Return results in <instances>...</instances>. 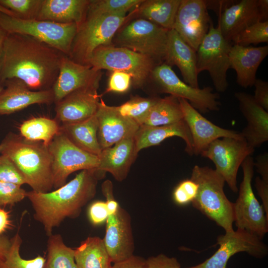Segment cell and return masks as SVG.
Masks as SVG:
<instances>
[{
	"label": "cell",
	"mask_w": 268,
	"mask_h": 268,
	"mask_svg": "<svg viewBox=\"0 0 268 268\" xmlns=\"http://www.w3.org/2000/svg\"><path fill=\"white\" fill-rule=\"evenodd\" d=\"M66 56L31 37L7 33L0 51V83L15 78L33 90L52 89Z\"/></svg>",
	"instance_id": "6da1fadb"
},
{
	"label": "cell",
	"mask_w": 268,
	"mask_h": 268,
	"mask_svg": "<svg viewBox=\"0 0 268 268\" xmlns=\"http://www.w3.org/2000/svg\"><path fill=\"white\" fill-rule=\"evenodd\" d=\"M105 173L97 169L83 170L53 191L27 192L34 218L42 224L47 235H51L53 229L67 218L79 216L82 208L94 197L98 182Z\"/></svg>",
	"instance_id": "7a4b0ae2"
},
{
	"label": "cell",
	"mask_w": 268,
	"mask_h": 268,
	"mask_svg": "<svg viewBox=\"0 0 268 268\" xmlns=\"http://www.w3.org/2000/svg\"><path fill=\"white\" fill-rule=\"evenodd\" d=\"M0 153L8 158L32 191L47 193L53 188L52 157L48 147L9 133L0 143Z\"/></svg>",
	"instance_id": "3957f363"
},
{
	"label": "cell",
	"mask_w": 268,
	"mask_h": 268,
	"mask_svg": "<svg viewBox=\"0 0 268 268\" xmlns=\"http://www.w3.org/2000/svg\"><path fill=\"white\" fill-rule=\"evenodd\" d=\"M190 179L199 186L197 195L192 202L193 207L223 228L225 232L234 231L233 202L224 193L225 182L222 177L215 169L196 165Z\"/></svg>",
	"instance_id": "277c9868"
},
{
	"label": "cell",
	"mask_w": 268,
	"mask_h": 268,
	"mask_svg": "<svg viewBox=\"0 0 268 268\" xmlns=\"http://www.w3.org/2000/svg\"><path fill=\"white\" fill-rule=\"evenodd\" d=\"M129 18L127 13L99 14L86 11L77 25L68 57L77 63L87 65L97 48L113 45L115 34Z\"/></svg>",
	"instance_id": "5b68a950"
},
{
	"label": "cell",
	"mask_w": 268,
	"mask_h": 268,
	"mask_svg": "<svg viewBox=\"0 0 268 268\" xmlns=\"http://www.w3.org/2000/svg\"><path fill=\"white\" fill-rule=\"evenodd\" d=\"M158 65L149 56L114 45L97 48L87 64L99 70L127 72L132 76V83L136 87L142 86L150 78L152 70Z\"/></svg>",
	"instance_id": "8992f818"
},
{
	"label": "cell",
	"mask_w": 268,
	"mask_h": 268,
	"mask_svg": "<svg viewBox=\"0 0 268 268\" xmlns=\"http://www.w3.org/2000/svg\"><path fill=\"white\" fill-rule=\"evenodd\" d=\"M0 26L7 33L31 37L67 57L77 29L75 23L62 24L47 20L24 19L1 12H0Z\"/></svg>",
	"instance_id": "52a82bcc"
},
{
	"label": "cell",
	"mask_w": 268,
	"mask_h": 268,
	"mask_svg": "<svg viewBox=\"0 0 268 268\" xmlns=\"http://www.w3.org/2000/svg\"><path fill=\"white\" fill-rule=\"evenodd\" d=\"M169 30L149 20L138 18L117 31L114 46L149 56L160 64L164 62Z\"/></svg>",
	"instance_id": "ba28073f"
},
{
	"label": "cell",
	"mask_w": 268,
	"mask_h": 268,
	"mask_svg": "<svg viewBox=\"0 0 268 268\" xmlns=\"http://www.w3.org/2000/svg\"><path fill=\"white\" fill-rule=\"evenodd\" d=\"M254 161L252 156H249L241 165L243 176L238 197L233 203V219L237 229L246 231L262 239L268 232V218L252 189Z\"/></svg>",
	"instance_id": "9c48e42d"
},
{
	"label": "cell",
	"mask_w": 268,
	"mask_h": 268,
	"mask_svg": "<svg viewBox=\"0 0 268 268\" xmlns=\"http://www.w3.org/2000/svg\"><path fill=\"white\" fill-rule=\"evenodd\" d=\"M232 46L222 36L219 24L215 28L211 20L208 32L196 52L198 74L207 71L218 92H225L228 87L227 72L230 68L229 55Z\"/></svg>",
	"instance_id": "30bf717a"
},
{
	"label": "cell",
	"mask_w": 268,
	"mask_h": 268,
	"mask_svg": "<svg viewBox=\"0 0 268 268\" xmlns=\"http://www.w3.org/2000/svg\"><path fill=\"white\" fill-rule=\"evenodd\" d=\"M52 157L53 188L57 189L66 184L73 172L97 169L98 156L87 152L73 143L60 130L48 146Z\"/></svg>",
	"instance_id": "8fae6325"
},
{
	"label": "cell",
	"mask_w": 268,
	"mask_h": 268,
	"mask_svg": "<svg viewBox=\"0 0 268 268\" xmlns=\"http://www.w3.org/2000/svg\"><path fill=\"white\" fill-rule=\"evenodd\" d=\"M150 78L158 93L170 94L187 100L196 110L202 113L218 111L219 95L210 86L195 88L181 80L171 67L163 63L152 70Z\"/></svg>",
	"instance_id": "7c38bea8"
},
{
	"label": "cell",
	"mask_w": 268,
	"mask_h": 268,
	"mask_svg": "<svg viewBox=\"0 0 268 268\" xmlns=\"http://www.w3.org/2000/svg\"><path fill=\"white\" fill-rule=\"evenodd\" d=\"M254 151L243 137H226L213 141L201 155L214 163L215 171L222 177L231 190L236 193L238 191L237 176L239 168Z\"/></svg>",
	"instance_id": "4fadbf2b"
},
{
	"label": "cell",
	"mask_w": 268,
	"mask_h": 268,
	"mask_svg": "<svg viewBox=\"0 0 268 268\" xmlns=\"http://www.w3.org/2000/svg\"><path fill=\"white\" fill-rule=\"evenodd\" d=\"M257 236L237 229L219 235L217 244L219 248L203 262L186 268H226L229 259L239 252H246L256 258H263L268 253L267 246Z\"/></svg>",
	"instance_id": "5bb4252c"
},
{
	"label": "cell",
	"mask_w": 268,
	"mask_h": 268,
	"mask_svg": "<svg viewBox=\"0 0 268 268\" xmlns=\"http://www.w3.org/2000/svg\"><path fill=\"white\" fill-rule=\"evenodd\" d=\"M211 21L205 0H181L173 29L197 52L208 32Z\"/></svg>",
	"instance_id": "9a60e30c"
},
{
	"label": "cell",
	"mask_w": 268,
	"mask_h": 268,
	"mask_svg": "<svg viewBox=\"0 0 268 268\" xmlns=\"http://www.w3.org/2000/svg\"><path fill=\"white\" fill-rule=\"evenodd\" d=\"M103 239L112 263L125 260L134 255V240L131 218L128 211L120 206L108 215Z\"/></svg>",
	"instance_id": "2e32d148"
},
{
	"label": "cell",
	"mask_w": 268,
	"mask_h": 268,
	"mask_svg": "<svg viewBox=\"0 0 268 268\" xmlns=\"http://www.w3.org/2000/svg\"><path fill=\"white\" fill-rule=\"evenodd\" d=\"M101 76V70L77 63L67 56H65L52 88L54 102H58L70 93L80 89H98Z\"/></svg>",
	"instance_id": "e0dca14e"
},
{
	"label": "cell",
	"mask_w": 268,
	"mask_h": 268,
	"mask_svg": "<svg viewBox=\"0 0 268 268\" xmlns=\"http://www.w3.org/2000/svg\"><path fill=\"white\" fill-rule=\"evenodd\" d=\"M191 133L193 155H201L215 139L223 137L241 138L240 132L221 128L204 117L186 100L178 98Z\"/></svg>",
	"instance_id": "ac0fdd59"
},
{
	"label": "cell",
	"mask_w": 268,
	"mask_h": 268,
	"mask_svg": "<svg viewBox=\"0 0 268 268\" xmlns=\"http://www.w3.org/2000/svg\"><path fill=\"white\" fill-rule=\"evenodd\" d=\"M96 116L98 121L97 137L102 150L124 138L134 136L140 126L133 120L122 116L115 106L106 105L101 98Z\"/></svg>",
	"instance_id": "d6986e66"
},
{
	"label": "cell",
	"mask_w": 268,
	"mask_h": 268,
	"mask_svg": "<svg viewBox=\"0 0 268 268\" xmlns=\"http://www.w3.org/2000/svg\"><path fill=\"white\" fill-rule=\"evenodd\" d=\"M97 89H80L56 103V119L63 124H70L83 121L95 115L100 100Z\"/></svg>",
	"instance_id": "ffe728a7"
},
{
	"label": "cell",
	"mask_w": 268,
	"mask_h": 268,
	"mask_svg": "<svg viewBox=\"0 0 268 268\" xmlns=\"http://www.w3.org/2000/svg\"><path fill=\"white\" fill-rule=\"evenodd\" d=\"M0 93V115H9L33 104L54 102L52 89L35 91L17 79L6 80Z\"/></svg>",
	"instance_id": "44dd1931"
},
{
	"label": "cell",
	"mask_w": 268,
	"mask_h": 268,
	"mask_svg": "<svg viewBox=\"0 0 268 268\" xmlns=\"http://www.w3.org/2000/svg\"><path fill=\"white\" fill-rule=\"evenodd\" d=\"M234 96L247 122L240 133L250 146L254 149L259 147L268 140V112L256 102L252 95L237 92Z\"/></svg>",
	"instance_id": "7402d4cb"
},
{
	"label": "cell",
	"mask_w": 268,
	"mask_h": 268,
	"mask_svg": "<svg viewBox=\"0 0 268 268\" xmlns=\"http://www.w3.org/2000/svg\"><path fill=\"white\" fill-rule=\"evenodd\" d=\"M138 153L134 136L126 137L102 150L97 169L109 172L117 181L122 182L127 178Z\"/></svg>",
	"instance_id": "603a6c76"
},
{
	"label": "cell",
	"mask_w": 268,
	"mask_h": 268,
	"mask_svg": "<svg viewBox=\"0 0 268 268\" xmlns=\"http://www.w3.org/2000/svg\"><path fill=\"white\" fill-rule=\"evenodd\" d=\"M164 63L170 67L177 66L185 83L193 87L199 88L196 52L173 29L168 31Z\"/></svg>",
	"instance_id": "cb8c5ba5"
},
{
	"label": "cell",
	"mask_w": 268,
	"mask_h": 268,
	"mask_svg": "<svg viewBox=\"0 0 268 268\" xmlns=\"http://www.w3.org/2000/svg\"><path fill=\"white\" fill-rule=\"evenodd\" d=\"M258 21L261 20L258 0H242L219 12L221 34L231 42L242 31Z\"/></svg>",
	"instance_id": "d4e9b609"
},
{
	"label": "cell",
	"mask_w": 268,
	"mask_h": 268,
	"mask_svg": "<svg viewBox=\"0 0 268 268\" xmlns=\"http://www.w3.org/2000/svg\"><path fill=\"white\" fill-rule=\"evenodd\" d=\"M268 54V46L232 45L229 52V61L230 67L236 72L238 84L244 88L254 85L257 69Z\"/></svg>",
	"instance_id": "484cf974"
},
{
	"label": "cell",
	"mask_w": 268,
	"mask_h": 268,
	"mask_svg": "<svg viewBox=\"0 0 268 268\" xmlns=\"http://www.w3.org/2000/svg\"><path fill=\"white\" fill-rule=\"evenodd\" d=\"M173 136L182 138L186 143L185 151L189 155H193L191 133L184 120L165 126L140 125L134 136L136 150L138 152L143 148L158 145Z\"/></svg>",
	"instance_id": "4316f807"
},
{
	"label": "cell",
	"mask_w": 268,
	"mask_h": 268,
	"mask_svg": "<svg viewBox=\"0 0 268 268\" xmlns=\"http://www.w3.org/2000/svg\"><path fill=\"white\" fill-rule=\"evenodd\" d=\"M90 0H42L36 19L79 25L83 20Z\"/></svg>",
	"instance_id": "83f0119b"
},
{
	"label": "cell",
	"mask_w": 268,
	"mask_h": 268,
	"mask_svg": "<svg viewBox=\"0 0 268 268\" xmlns=\"http://www.w3.org/2000/svg\"><path fill=\"white\" fill-rule=\"evenodd\" d=\"M60 130L81 149L99 156L102 149L97 137L98 121L96 114L80 122L63 124Z\"/></svg>",
	"instance_id": "f1b7e54d"
},
{
	"label": "cell",
	"mask_w": 268,
	"mask_h": 268,
	"mask_svg": "<svg viewBox=\"0 0 268 268\" xmlns=\"http://www.w3.org/2000/svg\"><path fill=\"white\" fill-rule=\"evenodd\" d=\"M181 0H143L134 13L167 30L172 29Z\"/></svg>",
	"instance_id": "f546056e"
},
{
	"label": "cell",
	"mask_w": 268,
	"mask_h": 268,
	"mask_svg": "<svg viewBox=\"0 0 268 268\" xmlns=\"http://www.w3.org/2000/svg\"><path fill=\"white\" fill-rule=\"evenodd\" d=\"M78 268H110L111 260L103 239L89 237L74 249Z\"/></svg>",
	"instance_id": "4dcf8cb0"
},
{
	"label": "cell",
	"mask_w": 268,
	"mask_h": 268,
	"mask_svg": "<svg viewBox=\"0 0 268 268\" xmlns=\"http://www.w3.org/2000/svg\"><path fill=\"white\" fill-rule=\"evenodd\" d=\"M183 120V113L178 98L170 95L158 99L143 125L161 126L174 124Z\"/></svg>",
	"instance_id": "1f68e13d"
},
{
	"label": "cell",
	"mask_w": 268,
	"mask_h": 268,
	"mask_svg": "<svg viewBox=\"0 0 268 268\" xmlns=\"http://www.w3.org/2000/svg\"><path fill=\"white\" fill-rule=\"evenodd\" d=\"M57 120L39 117L29 119L19 127L20 135L32 141H40L48 146L54 136L59 132Z\"/></svg>",
	"instance_id": "d6a6232c"
},
{
	"label": "cell",
	"mask_w": 268,
	"mask_h": 268,
	"mask_svg": "<svg viewBox=\"0 0 268 268\" xmlns=\"http://www.w3.org/2000/svg\"><path fill=\"white\" fill-rule=\"evenodd\" d=\"M43 268H78L74 259V250L64 243L60 234L49 236L47 255Z\"/></svg>",
	"instance_id": "836d02e7"
},
{
	"label": "cell",
	"mask_w": 268,
	"mask_h": 268,
	"mask_svg": "<svg viewBox=\"0 0 268 268\" xmlns=\"http://www.w3.org/2000/svg\"><path fill=\"white\" fill-rule=\"evenodd\" d=\"M159 98L156 96L148 98L134 96L122 105L115 107L122 116L133 120L140 126L144 124L150 111Z\"/></svg>",
	"instance_id": "e575fe53"
},
{
	"label": "cell",
	"mask_w": 268,
	"mask_h": 268,
	"mask_svg": "<svg viewBox=\"0 0 268 268\" xmlns=\"http://www.w3.org/2000/svg\"><path fill=\"white\" fill-rule=\"evenodd\" d=\"M11 244L3 260H0V268H43L46 259L38 256L32 259H24L20 254L22 239L17 232L10 238Z\"/></svg>",
	"instance_id": "d590c367"
},
{
	"label": "cell",
	"mask_w": 268,
	"mask_h": 268,
	"mask_svg": "<svg viewBox=\"0 0 268 268\" xmlns=\"http://www.w3.org/2000/svg\"><path fill=\"white\" fill-rule=\"evenodd\" d=\"M143 0H90L87 12L99 14L127 13Z\"/></svg>",
	"instance_id": "8d00e7d4"
},
{
	"label": "cell",
	"mask_w": 268,
	"mask_h": 268,
	"mask_svg": "<svg viewBox=\"0 0 268 268\" xmlns=\"http://www.w3.org/2000/svg\"><path fill=\"white\" fill-rule=\"evenodd\" d=\"M234 44L249 46L268 42V20L258 21L246 28L232 40Z\"/></svg>",
	"instance_id": "74e56055"
},
{
	"label": "cell",
	"mask_w": 268,
	"mask_h": 268,
	"mask_svg": "<svg viewBox=\"0 0 268 268\" xmlns=\"http://www.w3.org/2000/svg\"><path fill=\"white\" fill-rule=\"evenodd\" d=\"M42 0H0V4L24 19H36Z\"/></svg>",
	"instance_id": "f35d334b"
},
{
	"label": "cell",
	"mask_w": 268,
	"mask_h": 268,
	"mask_svg": "<svg viewBox=\"0 0 268 268\" xmlns=\"http://www.w3.org/2000/svg\"><path fill=\"white\" fill-rule=\"evenodd\" d=\"M21 186L0 181V207L13 205L26 198L27 192Z\"/></svg>",
	"instance_id": "ab89813d"
},
{
	"label": "cell",
	"mask_w": 268,
	"mask_h": 268,
	"mask_svg": "<svg viewBox=\"0 0 268 268\" xmlns=\"http://www.w3.org/2000/svg\"><path fill=\"white\" fill-rule=\"evenodd\" d=\"M198 188L197 183L191 179L181 181L173 191L174 202L179 205L192 203L197 195Z\"/></svg>",
	"instance_id": "60d3db41"
},
{
	"label": "cell",
	"mask_w": 268,
	"mask_h": 268,
	"mask_svg": "<svg viewBox=\"0 0 268 268\" xmlns=\"http://www.w3.org/2000/svg\"><path fill=\"white\" fill-rule=\"evenodd\" d=\"M0 181L20 186L26 184L25 179L16 167L3 155H0Z\"/></svg>",
	"instance_id": "b9f144b4"
},
{
	"label": "cell",
	"mask_w": 268,
	"mask_h": 268,
	"mask_svg": "<svg viewBox=\"0 0 268 268\" xmlns=\"http://www.w3.org/2000/svg\"><path fill=\"white\" fill-rule=\"evenodd\" d=\"M132 83V77L130 74L121 71H112L106 92L125 93L129 89Z\"/></svg>",
	"instance_id": "7bdbcfd3"
},
{
	"label": "cell",
	"mask_w": 268,
	"mask_h": 268,
	"mask_svg": "<svg viewBox=\"0 0 268 268\" xmlns=\"http://www.w3.org/2000/svg\"><path fill=\"white\" fill-rule=\"evenodd\" d=\"M108 215L105 201H95L92 203L88 208V217L91 223L94 225H100L106 222Z\"/></svg>",
	"instance_id": "ee69618b"
},
{
	"label": "cell",
	"mask_w": 268,
	"mask_h": 268,
	"mask_svg": "<svg viewBox=\"0 0 268 268\" xmlns=\"http://www.w3.org/2000/svg\"><path fill=\"white\" fill-rule=\"evenodd\" d=\"M144 268H181V265L175 258L160 254L146 259Z\"/></svg>",
	"instance_id": "f6af8a7d"
},
{
	"label": "cell",
	"mask_w": 268,
	"mask_h": 268,
	"mask_svg": "<svg viewBox=\"0 0 268 268\" xmlns=\"http://www.w3.org/2000/svg\"><path fill=\"white\" fill-rule=\"evenodd\" d=\"M255 87L253 97L265 110L268 111V81L256 78L254 85Z\"/></svg>",
	"instance_id": "bcb514c9"
},
{
	"label": "cell",
	"mask_w": 268,
	"mask_h": 268,
	"mask_svg": "<svg viewBox=\"0 0 268 268\" xmlns=\"http://www.w3.org/2000/svg\"><path fill=\"white\" fill-rule=\"evenodd\" d=\"M255 186L262 201L266 217L268 218V182L264 181L260 177H257L255 179Z\"/></svg>",
	"instance_id": "7dc6e473"
},
{
	"label": "cell",
	"mask_w": 268,
	"mask_h": 268,
	"mask_svg": "<svg viewBox=\"0 0 268 268\" xmlns=\"http://www.w3.org/2000/svg\"><path fill=\"white\" fill-rule=\"evenodd\" d=\"M254 166L256 168L257 172L261 176V179L268 182V153L264 152L258 155L255 161H254Z\"/></svg>",
	"instance_id": "c3c4849f"
},
{
	"label": "cell",
	"mask_w": 268,
	"mask_h": 268,
	"mask_svg": "<svg viewBox=\"0 0 268 268\" xmlns=\"http://www.w3.org/2000/svg\"><path fill=\"white\" fill-rule=\"evenodd\" d=\"M145 262L143 258L134 255L125 260L114 263L110 268H144Z\"/></svg>",
	"instance_id": "681fc988"
},
{
	"label": "cell",
	"mask_w": 268,
	"mask_h": 268,
	"mask_svg": "<svg viewBox=\"0 0 268 268\" xmlns=\"http://www.w3.org/2000/svg\"><path fill=\"white\" fill-rule=\"evenodd\" d=\"M12 227L9 211L0 207V236Z\"/></svg>",
	"instance_id": "f907efd6"
},
{
	"label": "cell",
	"mask_w": 268,
	"mask_h": 268,
	"mask_svg": "<svg viewBox=\"0 0 268 268\" xmlns=\"http://www.w3.org/2000/svg\"><path fill=\"white\" fill-rule=\"evenodd\" d=\"M11 239L5 236H0V260H3L11 246Z\"/></svg>",
	"instance_id": "816d5d0a"
},
{
	"label": "cell",
	"mask_w": 268,
	"mask_h": 268,
	"mask_svg": "<svg viewBox=\"0 0 268 268\" xmlns=\"http://www.w3.org/2000/svg\"><path fill=\"white\" fill-rule=\"evenodd\" d=\"M261 21H268V0H258Z\"/></svg>",
	"instance_id": "f5cc1de1"
},
{
	"label": "cell",
	"mask_w": 268,
	"mask_h": 268,
	"mask_svg": "<svg viewBox=\"0 0 268 268\" xmlns=\"http://www.w3.org/2000/svg\"><path fill=\"white\" fill-rule=\"evenodd\" d=\"M7 34V33L0 26V51L1 49Z\"/></svg>",
	"instance_id": "db71d44e"
},
{
	"label": "cell",
	"mask_w": 268,
	"mask_h": 268,
	"mask_svg": "<svg viewBox=\"0 0 268 268\" xmlns=\"http://www.w3.org/2000/svg\"><path fill=\"white\" fill-rule=\"evenodd\" d=\"M0 12L4 13L7 15L18 17L17 16L10 10L4 7L0 4Z\"/></svg>",
	"instance_id": "11a10c76"
},
{
	"label": "cell",
	"mask_w": 268,
	"mask_h": 268,
	"mask_svg": "<svg viewBox=\"0 0 268 268\" xmlns=\"http://www.w3.org/2000/svg\"><path fill=\"white\" fill-rule=\"evenodd\" d=\"M4 88V86L0 83V93Z\"/></svg>",
	"instance_id": "9f6ffc18"
}]
</instances>
